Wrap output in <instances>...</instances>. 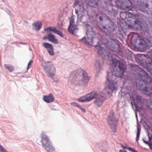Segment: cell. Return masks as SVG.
Masks as SVG:
<instances>
[{"mask_svg":"<svg viewBox=\"0 0 152 152\" xmlns=\"http://www.w3.org/2000/svg\"><path fill=\"white\" fill-rule=\"evenodd\" d=\"M105 96L103 93H101L96 96V104L98 105H100L102 104L105 99Z\"/></svg>","mask_w":152,"mask_h":152,"instance_id":"obj_17","label":"cell"},{"mask_svg":"<svg viewBox=\"0 0 152 152\" xmlns=\"http://www.w3.org/2000/svg\"><path fill=\"white\" fill-rule=\"evenodd\" d=\"M6 68L7 69L8 71L10 72H13L14 70V67H13V66L9 64H6L5 65Z\"/></svg>","mask_w":152,"mask_h":152,"instance_id":"obj_26","label":"cell"},{"mask_svg":"<svg viewBox=\"0 0 152 152\" xmlns=\"http://www.w3.org/2000/svg\"><path fill=\"white\" fill-rule=\"evenodd\" d=\"M75 29H76V26H75V23L74 20V19H72L70 26H69V31L71 32V33L73 34L74 33Z\"/></svg>","mask_w":152,"mask_h":152,"instance_id":"obj_22","label":"cell"},{"mask_svg":"<svg viewBox=\"0 0 152 152\" xmlns=\"http://www.w3.org/2000/svg\"><path fill=\"white\" fill-rule=\"evenodd\" d=\"M110 68L113 75L118 78H122L124 76L126 69L124 61L116 57H113L111 59Z\"/></svg>","mask_w":152,"mask_h":152,"instance_id":"obj_4","label":"cell"},{"mask_svg":"<svg viewBox=\"0 0 152 152\" xmlns=\"http://www.w3.org/2000/svg\"><path fill=\"white\" fill-rule=\"evenodd\" d=\"M46 31L48 32H52L58 34V35L61 36V37H63V34L59 30H58L56 28H54V27H50V28H47V29H46Z\"/></svg>","mask_w":152,"mask_h":152,"instance_id":"obj_20","label":"cell"},{"mask_svg":"<svg viewBox=\"0 0 152 152\" xmlns=\"http://www.w3.org/2000/svg\"><path fill=\"white\" fill-rule=\"evenodd\" d=\"M86 35L89 42L92 44H95L96 43V37L95 32L92 29V27L88 25L86 26Z\"/></svg>","mask_w":152,"mask_h":152,"instance_id":"obj_14","label":"cell"},{"mask_svg":"<svg viewBox=\"0 0 152 152\" xmlns=\"http://www.w3.org/2000/svg\"><path fill=\"white\" fill-rule=\"evenodd\" d=\"M131 47L137 51H145L148 49L147 43L139 34L134 33L129 35L128 39Z\"/></svg>","mask_w":152,"mask_h":152,"instance_id":"obj_3","label":"cell"},{"mask_svg":"<svg viewBox=\"0 0 152 152\" xmlns=\"http://www.w3.org/2000/svg\"><path fill=\"white\" fill-rule=\"evenodd\" d=\"M135 6L141 12L152 15V0H136Z\"/></svg>","mask_w":152,"mask_h":152,"instance_id":"obj_6","label":"cell"},{"mask_svg":"<svg viewBox=\"0 0 152 152\" xmlns=\"http://www.w3.org/2000/svg\"><path fill=\"white\" fill-rule=\"evenodd\" d=\"M139 97V96H138L136 97V100H135V102H136V103H137V105H140V106H141L140 105H141V102H142V101H141V98H140H140Z\"/></svg>","mask_w":152,"mask_h":152,"instance_id":"obj_27","label":"cell"},{"mask_svg":"<svg viewBox=\"0 0 152 152\" xmlns=\"http://www.w3.org/2000/svg\"><path fill=\"white\" fill-rule=\"evenodd\" d=\"M85 1L91 6L95 7L98 3L99 0H85Z\"/></svg>","mask_w":152,"mask_h":152,"instance_id":"obj_24","label":"cell"},{"mask_svg":"<svg viewBox=\"0 0 152 152\" xmlns=\"http://www.w3.org/2000/svg\"><path fill=\"white\" fill-rule=\"evenodd\" d=\"M130 68L132 72L140 79L147 81L149 83L152 82V80L151 77L142 68L136 65H131Z\"/></svg>","mask_w":152,"mask_h":152,"instance_id":"obj_9","label":"cell"},{"mask_svg":"<svg viewBox=\"0 0 152 152\" xmlns=\"http://www.w3.org/2000/svg\"><path fill=\"white\" fill-rule=\"evenodd\" d=\"M46 39H48L51 42H53V43H55V44H57L58 42V40L56 39V37L52 34H49L46 36Z\"/></svg>","mask_w":152,"mask_h":152,"instance_id":"obj_21","label":"cell"},{"mask_svg":"<svg viewBox=\"0 0 152 152\" xmlns=\"http://www.w3.org/2000/svg\"><path fill=\"white\" fill-rule=\"evenodd\" d=\"M43 69L46 75L50 78L55 76L56 69L52 62H46L43 65Z\"/></svg>","mask_w":152,"mask_h":152,"instance_id":"obj_12","label":"cell"},{"mask_svg":"<svg viewBox=\"0 0 152 152\" xmlns=\"http://www.w3.org/2000/svg\"><path fill=\"white\" fill-rule=\"evenodd\" d=\"M148 124L151 127V129H152V119H148Z\"/></svg>","mask_w":152,"mask_h":152,"instance_id":"obj_29","label":"cell"},{"mask_svg":"<svg viewBox=\"0 0 152 152\" xmlns=\"http://www.w3.org/2000/svg\"><path fill=\"white\" fill-rule=\"evenodd\" d=\"M97 96V95L96 92L95 91H92L83 96L81 97L78 99V100L82 102H89L96 97Z\"/></svg>","mask_w":152,"mask_h":152,"instance_id":"obj_16","label":"cell"},{"mask_svg":"<svg viewBox=\"0 0 152 152\" xmlns=\"http://www.w3.org/2000/svg\"><path fill=\"white\" fill-rule=\"evenodd\" d=\"M107 121L112 131L115 132L118 123L113 111H111L109 113L107 118Z\"/></svg>","mask_w":152,"mask_h":152,"instance_id":"obj_13","label":"cell"},{"mask_svg":"<svg viewBox=\"0 0 152 152\" xmlns=\"http://www.w3.org/2000/svg\"><path fill=\"white\" fill-rule=\"evenodd\" d=\"M42 26V23L40 21L35 22L33 24L34 28L37 31H39L41 28Z\"/></svg>","mask_w":152,"mask_h":152,"instance_id":"obj_23","label":"cell"},{"mask_svg":"<svg viewBox=\"0 0 152 152\" xmlns=\"http://www.w3.org/2000/svg\"><path fill=\"white\" fill-rule=\"evenodd\" d=\"M43 99L47 103H51L55 100V97L52 94H50L49 96H44Z\"/></svg>","mask_w":152,"mask_h":152,"instance_id":"obj_19","label":"cell"},{"mask_svg":"<svg viewBox=\"0 0 152 152\" xmlns=\"http://www.w3.org/2000/svg\"><path fill=\"white\" fill-rule=\"evenodd\" d=\"M115 3L118 8L124 11L129 12L133 9V5L129 0H116Z\"/></svg>","mask_w":152,"mask_h":152,"instance_id":"obj_11","label":"cell"},{"mask_svg":"<svg viewBox=\"0 0 152 152\" xmlns=\"http://www.w3.org/2000/svg\"><path fill=\"white\" fill-rule=\"evenodd\" d=\"M1 152H6V151H7L6 150H5L3 148H2V146H1Z\"/></svg>","mask_w":152,"mask_h":152,"instance_id":"obj_30","label":"cell"},{"mask_svg":"<svg viewBox=\"0 0 152 152\" xmlns=\"http://www.w3.org/2000/svg\"><path fill=\"white\" fill-rule=\"evenodd\" d=\"M95 20L98 26L105 33L110 34L114 31L113 23L105 14L99 12L96 15Z\"/></svg>","mask_w":152,"mask_h":152,"instance_id":"obj_1","label":"cell"},{"mask_svg":"<svg viewBox=\"0 0 152 152\" xmlns=\"http://www.w3.org/2000/svg\"><path fill=\"white\" fill-rule=\"evenodd\" d=\"M147 106L148 109L152 113V100H148L147 102Z\"/></svg>","mask_w":152,"mask_h":152,"instance_id":"obj_25","label":"cell"},{"mask_svg":"<svg viewBox=\"0 0 152 152\" xmlns=\"http://www.w3.org/2000/svg\"><path fill=\"white\" fill-rule=\"evenodd\" d=\"M136 83L139 90L147 96L152 97V86L148 82L139 78L136 80Z\"/></svg>","mask_w":152,"mask_h":152,"instance_id":"obj_7","label":"cell"},{"mask_svg":"<svg viewBox=\"0 0 152 152\" xmlns=\"http://www.w3.org/2000/svg\"><path fill=\"white\" fill-rule=\"evenodd\" d=\"M137 62L152 73V59L147 55L138 54L136 55Z\"/></svg>","mask_w":152,"mask_h":152,"instance_id":"obj_8","label":"cell"},{"mask_svg":"<svg viewBox=\"0 0 152 152\" xmlns=\"http://www.w3.org/2000/svg\"><path fill=\"white\" fill-rule=\"evenodd\" d=\"M120 17L123 22L131 29L139 31L141 28V24L137 18L128 11L121 12Z\"/></svg>","mask_w":152,"mask_h":152,"instance_id":"obj_5","label":"cell"},{"mask_svg":"<svg viewBox=\"0 0 152 152\" xmlns=\"http://www.w3.org/2000/svg\"><path fill=\"white\" fill-rule=\"evenodd\" d=\"M42 143V146L45 150L48 152H54L55 151V148L50 141L49 137L44 132H42L41 135Z\"/></svg>","mask_w":152,"mask_h":152,"instance_id":"obj_10","label":"cell"},{"mask_svg":"<svg viewBox=\"0 0 152 152\" xmlns=\"http://www.w3.org/2000/svg\"><path fill=\"white\" fill-rule=\"evenodd\" d=\"M107 40L105 42V45L109 49L115 52H118L120 51V46L116 41L112 39Z\"/></svg>","mask_w":152,"mask_h":152,"instance_id":"obj_15","label":"cell"},{"mask_svg":"<svg viewBox=\"0 0 152 152\" xmlns=\"http://www.w3.org/2000/svg\"><path fill=\"white\" fill-rule=\"evenodd\" d=\"M44 47L47 49L49 53L51 56L54 55V50L53 49V46L51 44L48 43H44L43 44Z\"/></svg>","mask_w":152,"mask_h":152,"instance_id":"obj_18","label":"cell"},{"mask_svg":"<svg viewBox=\"0 0 152 152\" xmlns=\"http://www.w3.org/2000/svg\"><path fill=\"white\" fill-rule=\"evenodd\" d=\"M72 104V105L74 106L77 107L81 108V110H83V109L82 108H81V107H80V105L78 104L75 103V102H74V103H72V104ZM83 111H84V110H83Z\"/></svg>","mask_w":152,"mask_h":152,"instance_id":"obj_28","label":"cell"},{"mask_svg":"<svg viewBox=\"0 0 152 152\" xmlns=\"http://www.w3.org/2000/svg\"><path fill=\"white\" fill-rule=\"evenodd\" d=\"M70 82L75 86H83L88 84L90 80L89 76L84 70L79 69L71 73L70 76Z\"/></svg>","mask_w":152,"mask_h":152,"instance_id":"obj_2","label":"cell"}]
</instances>
